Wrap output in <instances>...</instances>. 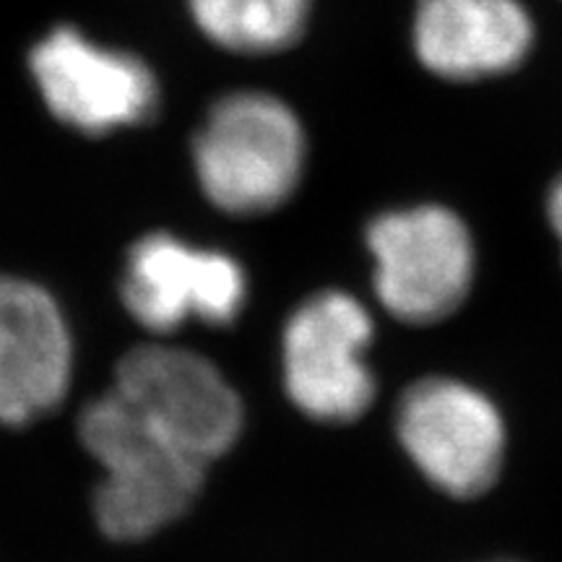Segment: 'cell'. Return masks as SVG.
I'll return each mask as SVG.
<instances>
[{"mask_svg": "<svg viewBox=\"0 0 562 562\" xmlns=\"http://www.w3.org/2000/svg\"><path fill=\"white\" fill-rule=\"evenodd\" d=\"M79 430L104 472L94 490L97 524L117 542L165 529L201 492L206 463L161 438L112 389L81 412Z\"/></svg>", "mask_w": 562, "mask_h": 562, "instance_id": "1", "label": "cell"}, {"mask_svg": "<svg viewBox=\"0 0 562 562\" xmlns=\"http://www.w3.org/2000/svg\"><path fill=\"white\" fill-rule=\"evenodd\" d=\"M364 248L378 302L404 326L448 321L474 292V235L440 203L383 211L364 229Z\"/></svg>", "mask_w": 562, "mask_h": 562, "instance_id": "2", "label": "cell"}, {"mask_svg": "<svg viewBox=\"0 0 562 562\" xmlns=\"http://www.w3.org/2000/svg\"><path fill=\"white\" fill-rule=\"evenodd\" d=\"M393 427L422 480L453 501H476L501 480L508 425L480 385L456 375L417 378L398 396Z\"/></svg>", "mask_w": 562, "mask_h": 562, "instance_id": "3", "label": "cell"}, {"mask_svg": "<svg viewBox=\"0 0 562 562\" xmlns=\"http://www.w3.org/2000/svg\"><path fill=\"white\" fill-rule=\"evenodd\" d=\"M193 157L214 206L229 214H263L297 191L305 133L284 102L245 91L224 97L211 110L195 136Z\"/></svg>", "mask_w": 562, "mask_h": 562, "instance_id": "4", "label": "cell"}, {"mask_svg": "<svg viewBox=\"0 0 562 562\" xmlns=\"http://www.w3.org/2000/svg\"><path fill=\"white\" fill-rule=\"evenodd\" d=\"M372 341L375 321L355 294L321 290L300 302L281 334V375L290 402L326 425L364 417L378 396L368 360Z\"/></svg>", "mask_w": 562, "mask_h": 562, "instance_id": "5", "label": "cell"}, {"mask_svg": "<svg viewBox=\"0 0 562 562\" xmlns=\"http://www.w3.org/2000/svg\"><path fill=\"white\" fill-rule=\"evenodd\" d=\"M112 391L161 438L209 463L240 438L243 402L206 357L144 344L117 362Z\"/></svg>", "mask_w": 562, "mask_h": 562, "instance_id": "6", "label": "cell"}, {"mask_svg": "<svg viewBox=\"0 0 562 562\" xmlns=\"http://www.w3.org/2000/svg\"><path fill=\"white\" fill-rule=\"evenodd\" d=\"M121 292L140 326L170 334L188 321L227 326L248 300V279L235 258L159 232L131 248Z\"/></svg>", "mask_w": 562, "mask_h": 562, "instance_id": "7", "label": "cell"}, {"mask_svg": "<svg viewBox=\"0 0 562 562\" xmlns=\"http://www.w3.org/2000/svg\"><path fill=\"white\" fill-rule=\"evenodd\" d=\"M30 66L47 108L83 133L140 123L157 104V81L144 63L102 50L68 26L34 47Z\"/></svg>", "mask_w": 562, "mask_h": 562, "instance_id": "8", "label": "cell"}, {"mask_svg": "<svg viewBox=\"0 0 562 562\" xmlns=\"http://www.w3.org/2000/svg\"><path fill=\"white\" fill-rule=\"evenodd\" d=\"M74 347L42 286L0 277V425H26L66 396Z\"/></svg>", "mask_w": 562, "mask_h": 562, "instance_id": "9", "label": "cell"}, {"mask_svg": "<svg viewBox=\"0 0 562 562\" xmlns=\"http://www.w3.org/2000/svg\"><path fill=\"white\" fill-rule=\"evenodd\" d=\"M531 42V16L518 0H419L414 13V53L448 81L505 74Z\"/></svg>", "mask_w": 562, "mask_h": 562, "instance_id": "10", "label": "cell"}, {"mask_svg": "<svg viewBox=\"0 0 562 562\" xmlns=\"http://www.w3.org/2000/svg\"><path fill=\"white\" fill-rule=\"evenodd\" d=\"M195 24L235 53H277L300 37L311 0H188Z\"/></svg>", "mask_w": 562, "mask_h": 562, "instance_id": "11", "label": "cell"}, {"mask_svg": "<svg viewBox=\"0 0 562 562\" xmlns=\"http://www.w3.org/2000/svg\"><path fill=\"white\" fill-rule=\"evenodd\" d=\"M547 222H550L554 237H558L562 256V175L554 180L550 193H547Z\"/></svg>", "mask_w": 562, "mask_h": 562, "instance_id": "12", "label": "cell"}, {"mask_svg": "<svg viewBox=\"0 0 562 562\" xmlns=\"http://www.w3.org/2000/svg\"><path fill=\"white\" fill-rule=\"evenodd\" d=\"M495 562H513V560H495Z\"/></svg>", "mask_w": 562, "mask_h": 562, "instance_id": "13", "label": "cell"}]
</instances>
